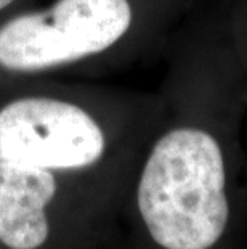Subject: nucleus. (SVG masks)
<instances>
[{
	"label": "nucleus",
	"instance_id": "f257e3e1",
	"mask_svg": "<svg viewBox=\"0 0 247 249\" xmlns=\"http://www.w3.org/2000/svg\"><path fill=\"white\" fill-rule=\"evenodd\" d=\"M247 107L239 100L217 123L181 124L152 145L136 187L151 238L164 249H210L231 219L230 162L223 130Z\"/></svg>",
	"mask_w": 247,
	"mask_h": 249
},
{
	"label": "nucleus",
	"instance_id": "423d86ee",
	"mask_svg": "<svg viewBox=\"0 0 247 249\" xmlns=\"http://www.w3.org/2000/svg\"><path fill=\"white\" fill-rule=\"evenodd\" d=\"M13 0H0V10H3L5 7H8L10 3H12Z\"/></svg>",
	"mask_w": 247,
	"mask_h": 249
},
{
	"label": "nucleus",
	"instance_id": "7ed1b4c3",
	"mask_svg": "<svg viewBox=\"0 0 247 249\" xmlns=\"http://www.w3.org/2000/svg\"><path fill=\"white\" fill-rule=\"evenodd\" d=\"M104 150L103 129L77 105L33 97L0 109V161L69 171L95 164Z\"/></svg>",
	"mask_w": 247,
	"mask_h": 249
},
{
	"label": "nucleus",
	"instance_id": "f03ea898",
	"mask_svg": "<svg viewBox=\"0 0 247 249\" xmlns=\"http://www.w3.org/2000/svg\"><path fill=\"white\" fill-rule=\"evenodd\" d=\"M133 24L130 0H58L0 28V66L33 72L103 53Z\"/></svg>",
	"mask_w": 247,
	"mask_h": 249
},
{
	"label": "nucleus",
	"instance_id": "39448f33",
	"mask_svg": "<svg viewBox=\"0 0 247 249\" xmlns=\"http://www.w3.org/2000/svg\"><path fill=\"white\" fill-rule=\"evenodd\" d=\"M223 18L230 42L247 76V0H228Z\"/></svg>",
	"mask_w": 247,
	"mask_h": 249
},
{
	"label": "nucleus",
	"instance_id": "20e7f679",
	"mask_svg": "<svg viewBox=\"0 0 247 249\" xmlns=\"http://www.w3.org/2000/svg\"><path fill=\"white\" fill-rule=\"evenodd\" d=\"M56 193L51 171L0 161V241L37 249L49 238L45 208Z\"/></svg>",
	"mask_w": 247,
	"mask_h": 249
}]
</instances>
